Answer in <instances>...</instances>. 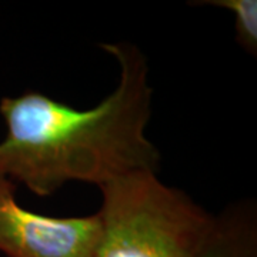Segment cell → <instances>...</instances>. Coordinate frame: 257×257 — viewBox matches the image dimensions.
Here are the masks:
<instances>
[{"mask_svg":"<svg viewBox=\"0 0 257 257\" xmlns=\"http://www.w3.org/2000/svg\"><path fill=\"white\" fill-rule=\"evenodd\" d=\"M101 47L119 62L120 80L96 107L79 110L39 92L0 100L8 127L2 177L50 196L69 182L100 187L135 170H159L160 153L146 136L153 99L146 57L128 42Z\"/></svg>","mask_w":257,"mask_h":257,"instance_id":"1","label":"cell"},{"mask_svg":"<svg viewBox=\"0 0 257 257\" xmlns=\"http://www.w3.org/2000/svg\"><path fill=\"white\" fill-rule=\"evenodd\" d=\"M99 189L93 257H202L217 230L219 216L163 183L157 172L135 170Z\"/></svg>","mask_w":257,"mask_h":257,"instance_id":"2","label":"cell"},{"mask_svg":"<svg viewBox=\"0 0 257 257\" xmlns=\"http://www.w3.org/2000/svg\"><path fill=\"white\" fill-rule=\"evenodd\" d=\"M18 186L0 176V253L8 257H93L99 240L97 213L52 217L22 207Z\"/></svg>","mask_w":257,"mask_h":257,"instance_id":"3","label":"cell"},{"mask_svg":"<svg viewBox=\"0 0 257 257\" xmlns=\"http://www.w3.org/2000/svg\"><path fill=\"white\" fill-rule=\"evenodd\" d=\"M202 257H257L256 209L251 203L221 213L214 237Z\"/></svg>","mask_w":257,"mask_h":257,"instance_id":"4","label":"cell"},{"mask_svg":"<svg viewBox=\"0 0 257 257\" xmlns=\"http://www.w3.org/2000/svg\"><path fill=\"white\" fill-rule=\"evenodd\" d=\"M223 8L234 15L236 40L247 53H257V2L256 0H210L204 2Z\"/></svg>","mask_w":257,"mask_h":257,"instance_id":"5","label":"cell"}]
</instances>
